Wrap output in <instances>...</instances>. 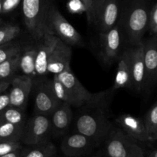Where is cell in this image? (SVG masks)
<instances>
[{
	"label": "cell",
	"instance_id": "6da1fadb",
	"mask_svg": "<svg viewBox=\"0 0 157 157\" xmlns=\"http://www.w3.org/2000/svg\"><path fill=\"white\" fill-rule=\"evenodd\" d=\"M111 90L99 92L92 101L83 105L75 120L77 132L85 135L96 145L104 142L113 127L110 121L109 105L113 94Z\"/></svg>",
	"mask_w": 157,
	"mask_h": 157
},
{
	"label": "cell",
	"instance_id": "7a4b0ae2",
	"mask_svg": "<svg viewBox=\"0 0 157 157\" xmlns=\"http://www.w3.org/2000/svg\"><path fill=\"white\" fill-rule=\"evenodd\" d=\"M152 0H125L123 9V26L128 42L133 46L143 43L149 28Z\"/></svg>",
	"mask_w": 157,
	"mask_h": 157
},
{
	"label": "cell",
	"instance_id": "3957f363",
	"mask_svg": "<svg viewBox=\"0 0 157 157\" xmlns=\"http://www.w3.org/2000/svg\"><path fill=\"white\" fill-rule=\"evenodd\" d=\"M25 25L31 36L39 41L48 29V12L52 0H21Z\"/></svg>",
	"mask_w": 157,
	"mask_h": 157
},
{
	"label": "cell",
	"instance_id": "277c9868",
	"mask_svg": "<svg viewBox=\"0 0 157 157\" xmlns=\"http://www.w3.org/2000/svg\"><path fill=\"white\" fill-rule=\"evenodd\" d=\"M104 143L107 157H146L136 140L117 127L112 128Z\"/></svg>",
	"mask_w": 157,
	"mask_h": 157
},
{
	"label": "cell",
	"instance_id": "5b68a950",
	"mask_svg": "<svg viewBox=\"0 0 157 157\" xmlns=\"http://www.w3.org/2000/svg\"><path fill=\"white\" fill-rule=\"evenodd\" d=\"M47 21L48 33L56 35L61 41L71 46L82 44L79 32L63 16L53 1L49 7Z\"/></svg>",
	"mask_w": 157,
	"mask_h": 157
},
{
	"label": "cell",
	"instance_id": "8992f818",
	"mask_svg": "<svg viewBox=\"0 0 157 157\" xmlns=\"http://www.w3.org/2000/svg\"><path fill=\"white\" fill-rule=\"evenodd\" d=\"M52 132L50 116L36 113L28 121H25L21 144L27 146H35L47 142Z\"/></svg>",
	"mask_w": 157,
	"mask_h": 157
},
{
	"label": "cell",
	"instance_id": "52a82bcc",
	"mask_svg": "<svg viewBox=\"0 0 157 157\" xmlns=\"http://www.w3.org/2000/svg\"><path fill=\"white\" fill-rule=\"evenodd\" d=\"M119 12V0H93L94 24L101 32L117 25Z\"/></svg>",
	"mask_w": 157,
	"mask_h": 157
},
{
	"label": "cell",
	"instance_id": "ba28073f",
	"mask_svg": "<svg viewBox=\"0 0 157 157\" xmlns=\"http://www.w3.org/2000/svg\"><path fill=\"white\" fill-rule=\"evenodd\" d=\"M58 77L67 90L74 101L75 107H81L87 103L90 102L96 96V94H92L84 87L78 78L74 75L71 69L68 68L61 73L55 75Z\"/></svg>",
	"mask_w": 157,
	"mask_h": 157
},
{
	"label": "cell",
	"instance_id": "9c48e42d",
	"mask_svg": "<svg viewBox=\"0 0 157 157\" xmlns=\"http://www.w3.org/2000/svg\"><path fill=\"white\" fill-rule=\"evenodd\" d=\"M9 91L10 106L25 110L33 87V80L27 75H15L11 80Z\"/></svg>",
	"mask_w": 157,
	"mask_h": 157
},
{
	"label": "cell",
	"instance_id": "30bf717a",
	"mask_svg": "<svg viewBox=\"0 0 157 157\" xmlns=\"http://www.w3.org/2000/svg\"><path fill=\"white\" fill-rule=\"evenodd\" d=\"M94 146L96 144L90 138L76 132L64 136L61 150L66 157H82L90 153Z\"/></svg>",
	"mask_w": 157,
	"mask_h": 157
},
{
	"label": "cell",
	"instance_id": "8fae6325",
	"mask_svg": "<svg viewBox=\"0 0 157 157\" xmlns=\"http://www.w3.org/2000/svg\"><path fill=\"white\" fill-rule=\"evenodd\" d=\"M131 73V88L135 91L140 92L144 90L145 79L144 44L133 46L128 49Z\"/></svg>",
	"mask_w": 157,
	"mask_h": 157
},
{
	"label": "cell",
	"instance_id": "7c38bea8",
	"mask_svg": "<svg viewBox=\"0 0 157 157\" xmlns=\"http://www.w3.org/2000/svg\"><path fill=\"white\" fill-rule=\"evenodd\" d=\"M61 103L54 94L51 81L38 84L35 94V109L36 113L50 116Z\"/></svg>",
	"mask_w": 157,
	"mask_h": 157
},
{
	"label": "cell",
	"instance_id": "4fadbf2b",
	"mask_svg": "<svg viewBox=\"0 0 157 157\" xmlns=\"http://www.w3.org/2000/svg\"><path fill=\"white\" fill-rule=\"evenodd\" d=\"M144 44L145 79L143 90H149L157 80V40L156 36Z\"/></svg>",
	"mask_w": 157,
	"mask_h": 157
},
{
	"label": "cell",
	"instance_id": "5bb4252c",
	"mask_svg": "<svg viewBox=\"0 0 157 157\" xmlns=\"http://www.w3.org/2000/svg\"><path fill=\"white\" fill-rule=\"evenodd\" d=\"M121 32L118 25L104 32H101V48L104 61L108 64L117 61L121 46Z\"/></svg>",
	"mask_w": 157,
	"mask_h": 157
},
{
	"label": "cell",
	"instance_id": "9a60e30c",
	"mask_svg": "<svg viewBox=\"0 0 157 157\" xmlns=\"http://www.w3.org/2000/svg\"><path fill=\"white\" fill-rule=\"evenodd\" d=\"M71 57L72 50L71 45L60 39L49 57L47 67L48 74L58 75L70 68Z\"/></svg>",
	"mask_w": 157,
	"mask_h": 157
},
{
	"label": "cell",
	"instance_id": "2e32d148",
	"mask_svg": "<svg viewBox=\"0 0 157 157\" xmlns=\"http://www.w3.org/2000/svg\"><path fill=\"white\" fill-rule=\"evenodd\" d=\"M60 38L51 33H46L37 46L36 58H35V71L37 76H44L48 74V62L49 57L56 46Z\"/></svg>",
	"mask_w": 157,
	"mask_h": 157
},
{
	"label": "cell",
	"instance_id": "e0dca14e",
	"mask_svg": "<svg viewBox=\"0 0 157 157\" xmlns=\"http://www.w3.org/2000/svg\"><path fill=\"white\" fill-rule=\"evenodd\" d=\"M116 124L121 130L132 139L140 142H149L148 134L144 120L131 114H122L117 117Z\"/></svg>",
	"mask_w": 157,
	"mask_h": 157
},
{
	"label": "cell",
	"instance_id": "ac0fdd59",
	"mask_svg": "<svg viewBox=\"0 0 157 157\" xmlns=\"http://www.w3.org/2000/svg\"><path fill=\"white\" fill-rule=\"evenodd\" d=\"M71 107L67 103H61L50 115L52 132L57 137L65 134L70 127L73 118Z\"/></svg>",
	"mask_w": 157,
	"mask_h": 157
},
{
	"label": "cell",
	"instance_id": "d6986e66",
	"mask_svg": "<svg viewBox=\"0 0 157 157\" xmlns=\"http://www.w3.org/2000/svg\"><path fill=\"white\" fill-rule=\"evenodd\" d=\"M117 61L116 77L113 86L110 88L113 92L124 87H131V73L128 50L124 51L121 55H120Z\"/></svg>",
	"mask_w": 157,
	"mask_h": 157
},
{
	"label": "cell",
	"instance_id": "ffe728a7",
	"mask_svg": "<svg viewBox=\"0 0 157 157\" xmlns=\"http://www.w3.org/2000/svg\"><path fill=\"white\" fill-rule=\"evenodd\" d=\"M36 53V47H29L20 54L19 70H21L23 75L31 77L32 78L37 76L35 71Z\"/></svg>",
	"mask_w": 157,
	"mask_h": 157
},
{
	"label": "cell",
	"instance_id": "44dd1931",
	"mask_svg": "<svg viewBox=\"0 0 157 157\" xmlns=\"http://www.w3.org/2000/svg\"><path fill=\"white\" fill-rule=\"evenodd\" d=\"M30 147L28 150L23 149L21 157H52L57 153L56 147L49 141Z\"/></svg>",
	"mask_w": 157,
	"mask_h": 157
},
{
	"label": "cell",
	"instance_id": "7402d4cb",
	"mask_svg": "<svg viewBox=\"0 0 157 157\" xmlns=\"http://www.w3.org/2000/svg\"><path fill=\"white\" fill-rule=\"evenodd\" d=\"M24 126L0 121V141H21Z\"/></svg>",
	"mask_w": 157,
	"mask_h": 157
},
{
	"label": "cell",
	"instance_id": "603a6c76",
	"mask_svg": "<svg viewBox=\"0 0 157 157\" xmlns=\"http://www.w3.org/2000/svg\"><path fill=\"white\" fill-rule=\"evenodd\" d=\"M20 54L0 63V80H12L15 76L16 72L19 70Z\"/></svg>",
	"mask_w": 157,
	"mask_h": 157
},
{
	"label": "cell",
	"instance_id": "cb8c5ba5",
	"mask_svg": "<svg viewBox=\"0 0 157 157\" xmlns=\"http://www.w3.org/2000/svg\"><path fill=\"white\" fill-rule=\"evenodd\" d=\"M0 121L11 123L16 125H25V115L24 110L9 106L0 113Z\"/></svg>",
	"mask_w": 157,
	"mask_h": 157
},
{
	"label": "cell",
	"instance_id": "d4e9b609",
	"mask_svg": "<svg viewBox=\"0 0 157 157\" xmlns=\"http://www.w3.org/2000/svg\"><path fill=\"white\" fill-rule=\"evenodd\" d=\"M144 121L147 128L149 142H153V137L157 130V101L147 112Z\"/></svg>",
	"mask_w": 157,
	"mask_h": 157
},
{
	"label": "cell",
	"instance_id": "484cf974",
	"mask_svg": "<svg viewBox=\"0 0 157 157\" xmlns=\"http://www.w3.org/2000/svg\"><path fill=\"white\" fill-rule=\"evenodd\" d=\"M51 84H52V87L54 94L61 103H67V104H70L71 107H75L71 97L70 96L67 90H66L64 86L59 81L56 75H54L53 79L51 81Z\"/></svg>",
	"mask_w": 157,
	"mask_h": 157
},
{
	"label": "cell",
	"instance_id": "4316f807",
	"mask_svg": "<svg viewBox=\"0 0 157 157\" xmlns=\"http://www.w3.org/2000/svg\"><path fill=\"white\" fill-rule=\"evenodd\" d=\"M20 28L16 25L6 24L0 25V45L11 42L20 34Z\"/></svg>",
	"mask_w": 157,
	"mask_h": 157
},
{
	"label": "cell",
	"instance_id": "83f0119b",
	"mask_svg": "<svg viewBox=\"0 0 157 157\" xmlns=\"http://www.w3.org/2000/svg\"><path fill=\"white\" fill-rule=\"evenodd\" d=\"M21 52V46L18 43H14L11 41V42L2 44L0 45V63L6 61L12 57L19 55Z\"/></svg>",
	"mask_w": 157,
	"mask_h": 157
},
{
	"label": "cell",
	"instance_id": "f1b7e54d",
	"mask_svg": "<svg viewBox=\"0 0 157 157\" xmlns=\"http://www.w3.org/2000/svg\"><path fill=\"white\" fill-rule=\"evenodd\" d=\"M21 149H22V144L21 141H0V156L13 153Z\"/></svg>",
	"mask_w": 157,
	"mask_h": 157
},
{
	"label": "cell",
	"instance_id": "f546056e",
	"mask_svg": "<svg viewBox=\"0 0 157 157\" xmlns=\"http://www.w3.org/2000/svg\"><path fill=\"white\" fill-rule=\"evenodd\" d=\"M148 29H150L151 33L154 35L157 33V2L153 4L150 10Z\"/></svg>",
	"mask_w": 157,
	"mask_h": 157
},
{
	"label": "cell",
	"instance_id": "4dcf8cb0",
	"mask_svg": "<svg viewBox=\"0 0 157 157\" xmlns=\"http://www.w3.org/2000/svg\"><path fill=\"white\" fill-rule=\"evenodd\" d=\"M21 0H2V14L9 13L16 9Z\"/></svg>",
	"mask_w": 157,
	"mask_h": 157
},
{
	"label": "cell",
	"instance_id": "1f68e13d",
	"mask_svg": "<svg viewBox=\"0 0 157 157\" xmlns=\"http://www.w3.org/2000/svg\"><path fill=\"white\" fill-rule=\"evenodd\" d=\"M84 8V11L87 15V19L90 24H94L93 12V0H80Z\"/></svg>",
	"mask_w": 157,
	"mask_h": 157
},
{
	"label": "cell",
	"instance_id": "d6a6232c",
	"mask_svg": "<svg viewBox=\"0 0 157 157\" xmlns=\"http://www.w3.org/2000/svg\"><path fill=\"white\" fill-rule=\"evenodd\" d=\"M10 106V99H9V92L5 91L0 94V113L6 110Z\"/></svg>",
	"mask_w": 157,
	"mask_h": 157
},
{
	"label": "cell",
	"instance_id": "836d02e7",
	"mask_svg": "<svg viewBox=\"0 0 157 157\" xmlns=\"http://www.w3.org/2000/svg\"><path fill=\"white\" fill-rule=\"evenodd\" d=\"M11 84V80H8V81H2L0 80V94L3 92L6 91L10 87Z\"/></svg>",
	"mask_w": 157,
	"mask_h": 157
},
{
	"label": "cell",
	"instance_id": "e575fe53",
	"mask_svg": "<svg viewBox=\"0 0 157 157\" xmlns=\"http://www.w3.org/2000/svg\"><path fill=\"white\" fill-rule=\"evenodd\" d=\"M23 152V148L21 150H18L17 151L13 152V153H9V154L3 155V156H0V157H21Z\"/></svg>",
	"mask_w": 157,
	"mask_h": 157
},
{
	"label": "cell",
	"instance_id": "d590c367",
	"mask_svg": "<svg viewBox=\"0 0 157 157\" xmlns=\"http://www.w3.org/2000/svg\"><path fill=\"white\" fill-rule=\"evenodd\" d=\"M148 157H157V149L152 150V151L149 153Z\"/></svg>",
	"mask_w": 157,
	"mask_h": 157
},
{
	"label": "cell",
	"instance_id": "8d00e7d4",
	"mask_svg": "<svg viewBox=\"0 0 157 157\" xmlns=\"http://www.w3.org/2000/svg\"><path fill=\"white\" fill-rule=\"evenodd\" d=\"M155 141H156L157 142V130H156V133H155L154 137H153V142H155Z\"/></svg>",
	"mask_w": 157,
	"mask_h": 157
},
{
	"label": "cell",
	"instance_id": "74e56055",
	"mask_svg": "<svg viewBox=\"0 0 157 157\" xmlns=\"http://www.w3.org/2000/svg\"><path fill=\"white\" fill-rule=\"evenodd\" d=\"M2 0H0V14H2Z\"/></svg>",
	"mask_w": 157,
	"mask_h": 157
},
{
	"label": "cell",
	"instance_id": "f35d334b",
	"mask_svg": "<svg viewBox=\"0 0 157 157\" xmlns=\"http://www.w3.org/2000/svg\"><path fill=\"white\" fill-rule=\"evenodd\" d=\"M2 25V19L0 18V25Z\"/></svg>",
	"mask_w": 157,
	"mask_h": 157
},
{
	"label": "cell",
	"instance_id": "ab89813d",
	"mask_svg": "<svg viewBox=\"0 0 157 157\" xmlns=\"http://www.w3.org/2000/svg\"><path fill=\"white\" fill-rule=\"evenodd\" d=\"M156 35V40H157V33H156V35Z\"/></svg>",
	"mask_w": 157,
	"mask_h": 157
},
{
	"label": "cell",
	"instance_id": "60d3db41",
	"mask_svg": "<svg viewBox=\"0 0 157 157\" xmlns=\"http://www.w3.org/2000/svg\"><path fill=\"white\" fill-rule=\"evenodd\" d=\"M52 157H58V156H52Z\"/></svg>",
	"mask_w": 157,
	"mask_h": 157
},
{
	"label": "cell",
	"instance_id": "b9f144b4",
	"mask_svg": "<svg viewBox=\"0 0 157 157\" xmlns=\"http://www.w3.org/2000/svg\"><path fill=\"white\" fill-rule=\"evenodd\" d=\"M156 83H157V80H156Z\"/></svg>",
	"mask_w": 157,
	"mask_h": 157
},
{
	"label": "cell",
	"instance_id": "7bdbcfd3",
	"mask_svg": "<svg viewBox=\"0 0 157 157\" xmlns=\"http://www.w3.org/2000/svg\"></svg>",
	"mask_w": 157,
	"mask_h": 157
}]
</instances>
